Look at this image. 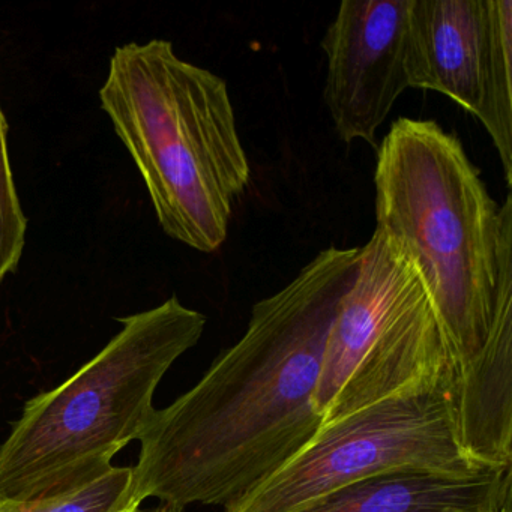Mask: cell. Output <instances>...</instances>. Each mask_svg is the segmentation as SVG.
<instances>
[{
    "label": "cell",
    "mask_w": 512,
    "mask_h": 512,
    "mask_svg": "<svg viewBox=\"0 0 512 512\" xmlns=\"http://www.w3.org/2000/svg\"><path fill=\"white\" fill-rule=\"evenodd\" d=\"M28 218L17 193L8 152V122L0 104V281L19 269L26 247Z\"/></svg>",
    "instance_id": "7c38bea8"
},
{
    "label": "cell",
    "mask_w": 512,
    "mask_h": 512,
    "mask_svg": "<svg viewBox=\"0 0 512 512\" xmlns=\"http://www.w3.org/2000/svg\"><path fill=\"white\" fill-rule=\"evenodd\" d=\"M412 0H344L326 29L328 59L323 100L344 143L379 148L377 131L407 80Z\"/></svg>",
    "instance_id": "ba28073f"
},
{
    "label": "cell",
    "mask_w": 512,
    "mask_h": 512,
    "mask_svg": "<svg viewBox=\"0 0 512 512\" xmlns=\"http://www.w3.org/2000/svg\"><path fill=\"white\" fill-rule=\"evenodd\" d=\"M100 103L163 232L200 253L220 250L251 178L226 80L155 38L116 47Z\"/></svg>",
    "instance_id": "7a4b0ae2"
},
{
    "label": "cell",
    "mask_w": 512,
    "mask_h": 512,
    "mask_svg": "<svg viewBox=\"0 0 512 512\" xmlns=\"http://www.w3.org/2000/svg\"><path fill=\"white\" fill-rule=\"evenodd\" d=\"M146 512H185V508H181V506L170 505V503L160 502L157 506L148 509Z\"/></svg>",
    "instance_id": "4fadbf2b"
},
{
    "label": "cell",
    "mask_w": 512,
    "mask_h": 512,
    "mask_svg": "<svg viewBox=\"0 0 512 512\" xmlns=\"http://www.w3.org/2000/svg\"><path fill=\"white\" fill-rule=\"evenodd\" d=\"M458 442L484 469L512 463V251L500 260L493 328L478 355L454 376Z\"/></svg>",
    "instance_id": "9c48e42d"
},
{
    "label": "cell",
    "mask_w": 512,
    "mask_h": 512,
    "mask_svg": "<svg viewBox=\"0 0 512 512\" xmlns=\"http://www.w3.org/2000/svg\"><path fill=\"white\" fill-rule=\"evenodd\" d=\"M409 88L440 92L475 116L512 185L511 0H412Z\"/></svg>",
    "instance_id": "52a82bcc"
},
{
    "label": "cell",
    "mask_w": 512,
    "mask_h": 512,
    "mask_svg": "<svg viewBox=\"0 0 512 512\" xmlns=\"http://www.w3.org/2000/svg\"><path fill=\"white\" fill-rule=\"evenodd\" d=\"M376 229L409 256L439 314L454 376L493 328L512 197L488 193L463 143L434 121L400 118L377 148ZM454 385V383H452Z\"/></svg>",
    "instance_id": "3957f363"
},
{
    "label": "cell",
    "mask_w": 512,
    "mask_h": 512,
    "mask_svg": "<svg viewBox=\"0 0 512 512\" xmlns=\"http://www.w3.org/2000/svg\"><path fill=\"white\" fill-rule=\"evenodd\" d=\"M485 472L458 442L454 388L403 392L320 428L286 466L224 512H299L353 482L380 473Z\"/></svg>",
    "instance_id": "8992f818"
},
{
    "label": "cell",
    "mask_w": 512,
    "mask_h": 512,
    "mask_svg": "<svg viewBox=\"0 0 512 512\" xmlns=\"http://www.w3.org/2000/svg\"><path fill=\"white\" fill-rule=\"evenodd\" d=\"M133 466H112L79 488L22 503H0V512H140Z\"/></svg>",
    "instance_id": "8fae6325"
},
{
    "label": "cell",
    "mask_w": 512,
    "mask_h": 512,
    "mask_svg": "<svg viewBox=\"0 0 512 512\" xmlns=\"http://www.w3.org/2000/svg\"><path fill=\"white\" fill-rule=\"evenodd\" d=\"M512 470L475 476L380 473L353 482L299 512H512Z\"/></svg>",
    "instance_id": "30bf717a"
},
{
    "label": "cell",
    "mask_w": 512,
    "mask_h": 512,
    "mask_svg": "<svg viewBox=\"0 0 512 512\" xmlns=\"http://www.w3.org/2000/svg\"><path fill=\"white\" fill-rule=\"evenodd\" d=\"M452 383L451 346L415 265L374 230L329 328L314 413L325 427L403 392Z\"/></svg>",
    "instance_id": "5b68a950"
},
{
    "label": "cell",
    "mask_w": 512,
    "mask_h": 512,
    "mask_svg": "<svg viewBox=\"0 0 512 512\" xmlns=\"http://www.w3.org/2000/svg\"><path fill=\"white\" fill-rule=\"evenodd\" d=\"M122 328L91 361L26 401L0 445V503L47 499L103 475L139 439L167 371L206 328L176 296L119 317Z\"/></svg>",
    "instance_id": "277c9868"
},
{
    "label": "cell",
    "mask_w": 512,
    "mask_h": 512,
    "mask_svg": "<svg viewBox=\"0 0 512 512\" xmlns=\"http://www.w3.org/2000/svg\"><path fill=\"white\" fill-rule=\"evenodd\" d=\"M359 256L361 247L320 251L254 304L245 334L193 388L152 412L133 466L140 502L229 508L313 442L323 350Z\"/></svg>",
    "instance_id": "6da1fadb"
}]
</instances>
